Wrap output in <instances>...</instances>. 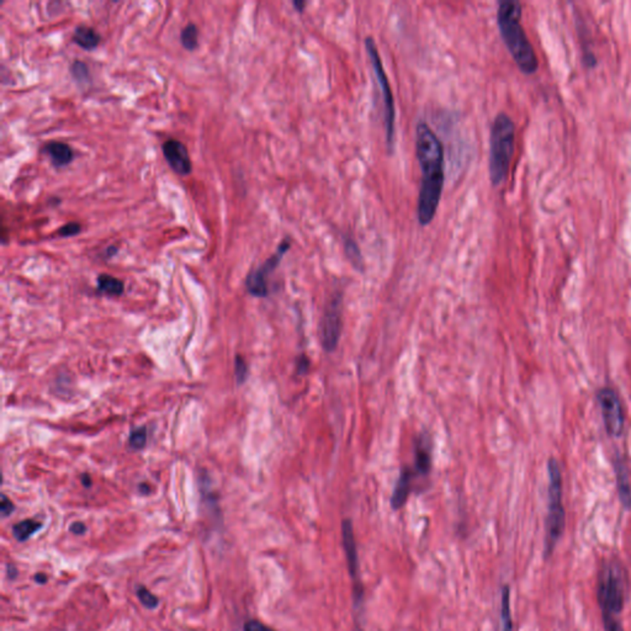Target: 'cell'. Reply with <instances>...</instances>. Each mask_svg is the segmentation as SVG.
<instances>
[{
    "mask_svg": "<svg viewBox=\"0 0 631 631\" xmlns=\"http://www.w3.org/2000/svg\"><path fill=\"white\" fill-rule=\"evenodd\" d=\"M416 152L422 172L418 195V221L422 226H427L437 214L445 180L444 147L427 122H419L416 128Z\"/></svg>",
    "mask_w": 631,
    "mask_h": 631,
    "instance_id": "obj_1",
    "label": "cell"
},
{
    "mask_svg": "<svg viewBox=\"0 0 631 631\" xmlns=\"http://www.w3.org/2000/svg\"><path fill=\"white\" fill-rule=\"evenodd\" d=\"M522 5L518 1H500L497 10V24L510 56L520 71L533 74L538 69V57L520 24Z\"/></svg>",
    "mask_w": 631,
    "mask_h": 631,
    "instance_id": "obj_2",
    "label": "cell"
},
{
    "mask_svg": "<svg viewBox=\"0 0 631 631\" xmlns=\"http://www.w3.org/2000/svg\"><path fill=\"white\" fill-rule=\"evenodd\" d=\"M627 578L622 566L615 563L603 565L598 573L597 599L604 631H624L619 619L625 604Z\"/></svg>",
    "mask_w": 631,
    "mask_h": 631,
    "instance_id": "obj_3",
    "label": "cell"
},
{
    "mask_svg": "<svg viewBox=\"0 0 631 631\" xmlns=\"http://www.w3.org/2000/svg\"><path fill=\"white\" fill-rule=\"evenodd\" d=\"M515 126L507 114L500 112L493 120L490 135L491 183L500 186L505 183L515 153Z\"/></svg>",
    "mask_w": 631,
    "mask_h": 631,
    "instance_id": "obj_4",
    "label": "cell"
},
{
    "mask_svg": "<svg viewBox=\"0 0 631 631\" xmlns=\"http://www.w3.org/2000/svg\"><path fill=\"white\" fill-rule=\"evenodd\" d=\"M549 493H548V517L545 524V558L553 553L558 540L563 536L566 527V513L563 502V475L560 465L555 459H550Z\"/></svg>",
    "mask_w": 631,
    "mask_h": 631,
    "instance_id": "obj_5",
    "label": "cell"
},
{
    "mask_svg": "<svg viewBox=\"0 0 631 631\" xmlns=\"http://www.w3.org/2000/svg\"><path fill=\"white\" fill-rule=\"evenodd\" d=\"M365 49L369 56L370 62L374 69L375 77L379 83L383 102H384L385 130H386V141L390 151L394 150L395 142V121H396V110H395L394 94L391 90L389 78L385 72L384 64L380 57L378 46L375 44L373 37H366L365 40Z\"/></svg>",
    "mask_w": 631,
    "mask_h": 631,
    "instance_id": "obj_6",
    "label": "cell"
},
{
    "mask_svg": "<svg viewBox=\"0 0 631 631\" xmlns=\"http://www.w3.org/2000/svg\"><path fill=\"white\" fill-rule=\"evenodd\" d=\"M342 543L344 548L348 570H349L350 578L353 583V601H354L353 604H354L355 611L359 612L361 611V606H363L364 589H363L361 579H360L359 553H358L356 541H355L353 523L350 519H344L342 522Z\"/></svg>",
    "mask_w": 631,
    "mask_h": 631,
    "instance_id": "obj_7",
    "label": "cell"
},
{
    "mask_svg": "<svg viewBox=\"0 0 631 631\" xmlns=\"http://www.w3.org/2000/svg\"><path fill=\"white\" fill-rule=\"evenodd\" d=\"M292 247V243L289 238H285L277 247V252L272 254V257L267 259L263 263L260 267L253 270L247 277L246 285H247L248 292L256 297H267L268 295V277L272 274L277 265L282 262V257L285 256V253Z\"/></svg>",
    "mask_w": 631,
    "mask_h": 631,
    "instance_id": "obj_8",
    "label": "cell"
},
{
    "mask_svg": "<svg viewBox=\"0 0 631 631\" xmlns=\"http://www.w3.org/2000/svg\"><path fill=\"white\" fill-rule=\"evenodd\" d=\"M597 399L608 434L611 437H620L624 431V412L620 398L614 390L604 387L598 391Z\"/></svg>",
    "mask_w": 631,
    "mask_h": 631,
    "instance_id": "obj_9",
    "label": "cell"
},
{
    "mask_svg": "<svg viewBox=\"0 0 631 631\" xmlns=\"http://www.w3.org/2000/svg\"><path fill=\"white\" fill-rule=\"evenodd\" d=\"M342 297H333L328 306L325 307V315L320 320V343L325 351H333L339 343L342 333Z\"/></svg>",
    "mask_w": 631,
    "mask_h": 631,
    "instance_id": "obj_10",
    "label": "cell"
},
{
    "mask_svg": "<svg viewBox=\"0 0 631 631\" xmlns=\"http://www.w3.org/2000/svg\"><path fill=\"white\" fill-rule=\"evenodd\" d=\"M163 156L170 168L174 170L176 174L186 176L191 173L193 164L190 160L189 152L183 142L178 140H167L162 146Z\"/></svg>",
    "mask_w": 631,
    "mask_h": 631,
    "instance_id": "obj_11",
    "label": "cell"
},
{
    "mask_svg": "<svg viewBox=\"0 0 631 631\" xmlns=\"http://www.w3.org/2000/svg\"><path fill=\"white\" fill-rule=\"evenodd\" d=\"M413 474L411 469L403 467L399 476H398L397 482L395 486L394 493L391 497V507L394 510H401L403 505L407 503L408 497L412 490Z\"/></svg>",
    "mask_w": 631,
    "mask_h": 631,
    "instance_id": "obj_12",
    "label": "cell"
},
{
    "mask_svg": "<svg viewBox=\"0 0 631 631\" xmlns=\"http://www.w3.org/2000/svg\"><path fill=\"white\" fill-rule=\"evenodd\" d=\"M44 152L49 157L51 163L56 168H64L69 165L74 160V151L72 147L61 141H51L44 145Z\"/></svg>",
    "mask_w": 631,
    "mask_h": 631,
    "instance_id": "obj_13",
    "label": "cell"
},
{
    "mask_svg": "<svg viewBox=\"0 0 631 631\" xmlns=\"http://www.w3.org/2000/svg\"><path fill=\"white\" fill-rule=\"evenodd\" d=\"M614 469H615V475H617L618 491H619L620 502L624 505V508L629 510L631 507L630 474H629L627 465L623 462L622 457L614 459Z\"/></svg>",
    "mask_w": 631,
    "mask_h": 631,
    "instance_id": "obj_14",
    "label": "cell"
},
{
    "mask_svg": "<svg viewBox=\"0 0 631 631\" xmlns=\"http://www.w3.org/2000/svg\"><path fill=\"white\" fill-rule=\"evenodd\" d=\"M414 467L419 476H427L432 469V449L427 440L418 439L414 450Z\"/></svg>",
    "mask_w": 631,
    "mask_h": 631,
    "instance_id": "obj_15",
    "label": "cell"
},
{
    "mask_svg": "<svg viewBox=\"0 0 631 631\" xmlns=\"http://www.w3.org/2000/svg\"><path fill=\"white\" fill-rule=\"evenodd\" d=\"M73 41L82 49L90 51V49H97L100 44V35L97 34L92 28L80 25L74 30Z\"/></svg>",
    "mask_w": 631,
    "mask_h": 631,
    "instance_id": "obj_16",
    "label": "cell"
},
{
    "mask_svg": "<svg viewBox=\"0 0 631 631\" xmlns=\"http://www.w3.org/2000/svg\"><path fill=\"white\" fill-rule=\"evenodd\" d=\"M500 624L502 631H513V619L510 612V586H503L500 593Z\"/></svg>",
    "mask_w": 631,
    "mask_h": 631,
    "instance_id": "obj_17",
    "label": "cell"
},
{
    "mask_svg": "<svg viewBox=\"0 0 631 631\" xmlns=\"http://www.w3.org/2000/svg\"><path fill=\"white\" fill-rule=\"evenodd\" d=\"M41 528H42V523H40L37 520H21L18 524H15L13 527V535H14L15 539L18 540L19 543H25L26 540H29Z\"/></svg>",
    "mask_w": 631,
    "mask_h": 631,
    "instance_id": "obj_18",
    "label": "cell"
},
{
    "mask_svg": "<svg viewBox=\"0 0 631 631\" xmlns=\"http://www.w3.org/2000/svg\"><path fill=\"white\" fill-rule=\"evenodd\" d=\"M97 289L102 292L112 295V296H120L124 292V282L107 274H100L97 277Z\"/></svg>",
    "mask_w": 631,
    "mask_h": 631,
    "instance_id": "obj_19",
    "label": "cell"
},
{
    "mask_svg": "<svg viewBox=\"0 0 631 631\" xmlns=\"http://www.w3.org/2000/svg\"><path fill=\"white\" fill-rule=\"evenodd\" d=\"M199 29L194 23H189L180 32V42L188 51H195L199 46Z\"/></svg>",
    "mask_w": 631,
    "mask_h": 631,
    "instance_id": "obj_20",
    "label": "cell"
},
{
    "mask_svg": "<svg viewBox=\"0 0 631 631\" xmlns=\"http://www.w3.org/2000/svg\"><path fill=\"white\" fill-rule=\"evenodd\" d=\"M344 251L345 254H347V257H348V259H349L350 260V263L353 264V267L356 268L358 270H363V265H364V263H363L361 252H360L359 246L356 244V242H355L353 238H345Z\"/></svg>",
    "mask_w": 631,
    "mask_h": 631,
    "instance_id": "obj_21",
    "label": "cell"
},
{
    "mask_svg": "<svg viewBox=\"0 0 631 631\" xmlns=\"http://www.w3.org/2000/svg\"><path fill=\"white\" fill-rule=\"evenodd\" d=\"M136 594L142 606L146 607L147 609H156L158 607V604H160L158 598L145 586H137Z\"/></svg>",
    "mask_w": 631,
    "mask_h": 631,
    "instance_id": "obj_22",
    "label": "cell"
},
{
    "mask_svg": "<svg viewBox=\"0 0 631 631\" xmlns=\"http://www.w3.org/2000/svg\"><path fill=\"white\" fill-rule=\"evenodd\" d=\"M147 443V429L145 427L137 428L135 431H132L128 444L133 450H141L142 447H145Z\"/></svg>",
    "mask_w": 631,
    "mask_h": 631,
    "instance_id": "obj_23",
    "label": "cell"
},
{
    "mask_svg": "<svg viewBox=\"0 0 631 631\" xmlns=\"http://www.w3.org/2000/svg\"><path fill=\"white\" fill-rule=\"evenodd\" d=\"M71 73L78 82L83 83L89 80V68H88L87 64L82 61H74L71 66Z\"/></svg>",
    "mask_w": 631,
    "mask_h": 631,
    "instance_id": "obj_24",
    "label": "cell"
},
{
    "mask_svg": "<svg viewBox=\"0 0 631 631\" xmlns=\"http://www.w3.org/2000/svg\"><path fill=\"white\" fill-rule=\"evenodd\" d=\"M234 370H236V379H237L238 384H243V383L246 381V379H247L248 368L246 361L243 360L241 355H237V356H236V360H234Z\"/></svg>",
    "mask_w": 631,
    "mask_h": 631,
    "instance_id": "obj_25",
    "label": "cell"
},
{
    "mask_svg": "<svg viewBox=\"0 0 631 631\" xmlns=\"http://www.w3.org/2000/svg\"><path fill=\"white\" fill-rule=\"evenodd\" d=\"M82 226L78 222H69L66 224L59 229V234L61 237H73L80 234Z\"/></svg>",
    "mask_w": 631,
    "mask_h": 631,
    "instance_id": "obj_26",
    "label": "cell"
},
{
    "mask_svg": "<svg viewBox=\"0 0 631 631\" xmlns=\"http://www.w3.org/2000/svg\"><path fill=\"white\" fill-rule=\"evenodd\" d=\"M243 631H275L274 629H272L270 627H268L265 624H263L262 622H259V620H256V619H251V620H248L244 624V627H243Z\"/></svg>",
    "mask_w": 631,
    "mask_h": 631,
    "instance_id": "obj_27",
    "label": "cell"
},
{
    "mask_svg": "<svg viewBox=\"0 0 631 631\" xmlns=\"http://www.w3.org/2000/svg\"><path fill=\"white\" fill-rule=\"evenodd\" d=\"M15 505L6 495H1V503H0V512H1V518H8L10 515H13Z\"/></svg>",
    "mask_w": 631,
    "mask_h": 631,
    "instance_id": "obj_28",
    "label": "cell"
},
{
    "mask_svg": "<svg viewBox=\"0 0 631 631\" xmlns=\"http://www.w3.org/2000/svg\"><path fill=\"white\" fill-rule=\"evenodd\" d=\"M310 360L305 355H301L299 360H297V373L299 374H306L308 369H310Z\"/></svg>",
    "mask_w": 631,
    "mask_h": 631,
    "instance_id": "obj_29",
    "label": "cell"
},
{
    "mask_svg": "<svg viewBox=\"0 0 631 631\" xmlns=\"http://www.w3.org/2000/svg\"><path fill=\"white\" fill-rule=\"evenodd\" d=\"M69 530L76 535H83L85 531H87V527L82 522H74L73 524L71 525V528Z\"/></svg>",
    "mask_w": 631,
    "mask_h": 631,
    "instance_id": "obj_30",
    "label": "cell"
},
{
    "mask_svg": "<svg viewBox=\"0 0 631 631\" xmlns=\"http://www.w3.org/2000/svg\"><path fill=\"white\" fill-rule=\"evenodd\" d=\"M6 575H8V578H10V579H15V578L18 577V570H16L14 565H11V563L6 565Z\"/></svg>",
    "mask_w": 631,
    "mask_h": 631,
    "instance_id": "obj_31",
    "label": "cell"
},
{
    "mask_svg": "<svg viewBox=\"0 0 631 631\" xmlns=\"http://www.w3.org/2000/svg\"><path fill=\"white\" fill-rule=\"evenodd\" d=\"M292 4L296 8L299 13H304V10H305V6H306L307 3L306 1H294Z\"/></svg>",
    "mask_w": 631,
    "mask_h": 631,
    "instance_id": "obj_32",
    "label": "cell"
},
{
    "mask_svg": "<svg viewBox=\"0 0 631 631\" xmlns=\"http://www.w3.org/2000/svg\"><path fill=\"white\" fill-rule=\"evenodd\" d=\"M35 581L37 583H41V584H44V583L47 582V576L44 573H37L35 576Z\"/></svg>",
    "mask_w": 631,
    "mask_h": 631,
    "instance_id": "obj_33",
    "label": "cell"
},
{
    "mask_svg": "<svg viewBox=\"0 0 631 631\" xmlns=\"http://www.w3.org/2000/svg\"><path fill=\"white\" fill-rule=\"evenodd\" d=\"M82 482L83 485L85 486L87 488H89V487L92 486V479H90V476L87 475V474H83Z\"/></svg>",
    "mask_w": 631,
    "mask_h": 631,
    "instance_id": "obj_34",
    "label": "cell"
},
{
    "mask_svg": "<svg viewBox=\"0 0 631 631\" xmlns=\"http://www.w3.org/2000/svg\"><path fill=\"white\" fill-rule=\"evenodd\" d=\"M138 490H140L142 495H148V492H150V486L147 485V483H141Z\"/></svg>",
    "mask_w": 631,
    "mask_h": 631,
    "instance_id": "obj_35",
    "label": "cell"
},
{
    "mask_svg": "<svg viewBox=\"0 0 631 631\" xmlns=\"http://www.w3.org/2000/svg\"><path fill=\"white\" fill-rule=\"evenodd\" d=\"M116 253H117V248L114 247V246H112V247H109L107 249V257H109V258L112 257V256H114V254H116Z\"/></svg>",
    "mask_w": 631,
    "mask_h": 631,
    "instance_id": "obj_36",
    "label": "cell"
}]
</instances>
